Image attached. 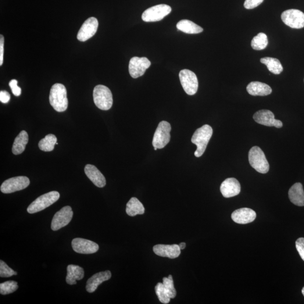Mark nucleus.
<instances>
[{"label": "nucleus", "mask_w": 304, "mask_h": 304, "mask_svg": "<svg viewBox=\"0 0 304 304\" xmlns=\"http://www.w3.org/2000/svg\"><path fill=\"white\" fill-rule=\"evenodd\" d=\"M171 12V8L170 6L165 4L157 5L144 11L142 18L145 22L158 21L169 15Z\"/></svg>", "instance_id": "7"}, {"label": "nucleus", "mask_w": 304, "mask_h": 304, "mask_svg": "<svg viewBox=\"0 0 304 304\" xmlns=\"http://www.w3.org/2000/svg\"><path fill=\"white\" fill-rule=\"evenodd\" d=\"M171 125L168 122L163 121L160 123L155 131L152 141L154 148L162 149L165 147L170 141Z\"/></svg>", "instance_id": "6"}, {"label": "nucleus", "mask_w": 304, "mask_h": 304, "mask_svg": "<svg viewBox=\"0 0 304 304\" xmlns=\"http://www.w3.org/2000/svg\"><path fill=\"white\" fill-rule=\"evenodd\" d=\"M30 184V180L26 177H14L3 182L0 189L3 193L9 194V193L23 190L27 188Z\"/></svg>", "instance_id": "9"}, {"label": "nucleus", "mask_w": 304, "mask_h": 304, "mask_svg": "<svg viewBox=\"0 0 304 304\" xmlns=\"http://www.w3.org/2000/svg\"><path fill=\"white\" fill-rule=\"evenodd\" d=\"M85 173L96 187L103 188L106 185L105 176L95 166L89 164L86 165Z\"/></svg>", "instance_id": "20"}, {"label": "nucleus", "mask_w": 304, "mask_h": 304, "mask_svg": "<svg viewBox=\"0 0 304 304\" xmlns=\"http://www.w3.org/2000/svg\"><path fill=\"white\" fill-rule=\"evenodd\" d=\"M151 63L145 57L135 56L132 58L128 65V71L130 76L134 78H137L144 75L146 70L151 66Z\"/></svg>", "instance_id": "12"}, {"label": "nucleus", "mask_w": 304, "mask_h": 304, "mask_svg": "<svg viewBox=\"0 0 304 304\" xmlns=\"http://www.w3.org/2000/svg\"><path fill=\"white\" fill-rule=\"evenodd\" d=\"M213 133V128L209 125H203L195 132L191 139L193 144L197 145V150L195 155L199 157L203 155Z\"/></svg>", "instance_id": "1"}, {"label": "nucleus", "mask_w": 304, "mask_h": 304, "mask_svg": "<svg viewBox=\"0 0 304 304\" xmlns=\"http://www.w3.org/2000/svg\"><path fill=\"white\" fill-rule=\"evenodd\" d=\"M154 149H155V151H157V148H154Z\"/></svg>", "instance_id": "41"}, {"label": "nucleus", "mask_w": 304, "mask_h": 304, "mask_svg": "<svg viewBox=\"0 0 304 304\" xmlns=\"http://www.w3.org/2000/svg\"><path fill=\"white\" fill-rule=\"evenodd\" d=\"M302 294L304 296V287L302 289Z\"/></svg>", "instance_id": "40"}, {"label": "nucleus", "mask_w": 304, "mask_h": 304, "mask_svg": "<svg viewBox=\"0 0 304 304\" xmlns=\"http://www.w3.org/2000/svg\"><path fill=\"white\" fill-rule=\"evenodd\" d=\"M126 212L128 216H135L137 215L144 214L145 209L138 198L132 197L127 203Z\"/></svg>", "instance_id": "26"}, {"label": "nucleus", "mask_w": 304, "mask_h": 304, "mask_svg": "<svg viewBox=\"0 0 304 304\" xmlns=\"http://www.w3.org/2000/svg\"><path fill=\"white\" fill-rule=\"evenodd\" d=\"M281 19L287 26L295 29L304 27V13L296 9H289L282 13Z\"/></svg>", "instance_id": "10"}, {"label": "nucleus", "mask_w": 304, "mask_h": 304, "mask_svg": "<svg viewBox=\"0 0 304 304\" xmlns=\"http://www.w3.org/2000/svg\"><path fill=\"white\" fill-rule=\"evenodd\" d=\"M10 100V95L6 91H1L0 92V101L2 103H8Z\"/></svg>", "instance_id": "38"}, {"label": "nucleus", "mask_w": 304, "mask_h": 304, "mask_svg": "<svg viewBox=\"0 0 304 304\" xmlns=\"http://www.w3.org/2000/svg\"><path fill=\"white\" fill-rule=\"evenodd\" d=\"M263 1L264 0H246L244 6L247 9H252L259 6Z\"/></svg>", "instance_id": "34"}, {"label": "nucleus", "mask_w": 304, "mask_h": 304, "mask_svg": "<svg viewBox=\"0 0 304 304\" xmlns=\"http://www.w3.org/2000/svg\"><path fill=\"white\" fill-rule=\"evenodd\" d=\"M60 198L59 193L56 191H52L43 195L32 202L27 208V212L30 214H35L41 212L51 206L56 202Z\"/></svg>", "instance_id": "5"}, {"label": "nucleus", "mask_w": 304, "mask_h": 304, "mask_svg": "<svg viewBox=\"0 0 304 304\" xmlns=\"http://www.w3.org/2000/svg\"><path fill=\"white\" fill-rule=\"evenodd\" d=\"M57 138L54 135L49 134L39 142L38 147L42 151L51 152L54 149Z\"/></svg>", "instance_id": "28"}, {"label": "nucleus", "mask_w": 304, "mask_h": 304, "mask_svg": "<svg viewBox=\"0 0 304 304\" xmlns=\"http://www.w3.org/2000/svg\"><path fill=\"white\" fill-rule=\"evenodd\" d=\"M16 275V271L10 268L3 261H0V277L8 278Z\"/></svg>", "instance_id": "33"}, {"label": "nucleus", "mask_w": 304, "mask_h": 304, "mask_svg": "<svg viewBox=\"0 0 304 304\" xmlns=\"http://www.w3.org/2000/svg\"><path fill=\"white\" fill-rule=\"evenodd\" d=\"M178 30L188 34H197L203 32V28L193 21L183 19L179 21L177 25Z\"/></svg>", "instance_id": "25"}, {"label": "nucleus", "mask_w": 304, "mask_h": 304, "mask_svg": "<svg viewBox=\"0 0 304 304\" xmlns=\"http://www.w3.org/2000/svg\"><path fill=\"white\" fill-rule=\"evenodd\" d=\"M17 84L18 81L16 80H12L9 82V86L12 89L13 94L16 96H19L21 94V89Z\"/></svg>", "instance_id": "36"}, {"label": "nucleus", "mask_w": 304, "mask_h": 304, "mask_svg": "<svg viewBox=\"0 0 304 304\" xmlns=\"http://www.w3.org/2000/svg\"><path fill=\"white\" fill-rule=\"evenodd\" d=\"M179 78L182 88L189 95H193L197 92L198 81L193 72L189 70H182L180 72Z\"/></svg>", "instance_id": "8"}, {"label": "nucleus", "mask_w": 304, "mask_h": 304, "mask_svg": "<svg viewBox=\"0 0 304 304\" xmlns=\"http://www.w3.org/2000/svg\"><path fill=\"white\" fill-rule=\"evenodd\" d=\"M163 285L170 298L174 299L177 296V291L174 287L172 275H169L168 277H164L163 278Z\"/></svg>", "instance_id": "32"}, {"label": "nucleus", "mask_w": 304, "mask_h": 304, "mask_svg": "<svg viewBox=\"0 0 304 304\" xmlns=\"http://www.w3.org/2000/svg\"><path fill=\"white\" fill-rule=\"evenodd\" d=\"M220 191L225 198L233 197L240 193V183L235 178H228L221 184Z\"/></svg>", "instance_id": "16"}, {"label": "nucleus", "mask_w": 304, "mask_h": 304, "mask_svg": "<svg viewBox=\"0 0 304 304\" xmlns=\"http://www.w3.org/2000/svg\"><path fill=\"white\" fill-rule=\"evenodd\" d=\"M98 21L94 17H91L85 21L78 32L77 39L85 42L94 36L98 28Z\"/></svg>", "instance_id": "14"}, {"label": "nucleus", "mask_w": 304, "mask_h": 304, "mask_svg": "<svg viewBox=\"0 0 304 304\" xmlns=\"http://www.w3.org/2000/svg\"><path fill=\"white\" fill-rule=\"evenodd\" d=\"M28 142V135L26 131H21L17 136L13 145L12 152L14 155H18L22 153Z\"/></svg>", "instance_id": "24"}, {"label": "nucleus", "mask_w": 304, "mask_h": 304, "mask_svg": "<svg viewBox=\"0 0 304 304\" xmlns=\"http://www.w3.org/2000/svg\"><path fill=\"white\" fill-rule=\"evenodd\" d=\"M256 214L249 208H242L236 210L232 214V219L235 223L246 224L253 222L256 219Z\"/></svg>", "instance_id": "18"}, {"label": "nucleus", "mask_w": 304, "mask_h": 304, "mask_svg": "<svg viewBox=\"0 0 304 304\" xmlns=\"http://www.w3.org/2000/svg\"><path fill=\"white\" fill-rule=\"evenodd\" d=\"M72 247L75 252L82 254L94 253L99 249L97 243L81 238L73 239L72 241Z\"/></svg>", "instance_id": "15"}, {"label": "nucleus", "mask_w": 304, "mask_h": 304, "mask_svg": "<svg viewBox=\"0 0 304 304\" xmlns=\"http://www.w3.org/2000/svg\"><path fill=\"white\" fill-rule=\"evenodd\" d=\"M67 270L66 282L69 285H76L77 281H80L84 277V270L79 266L69 265Z\"/></svg>", "instance_id": "23"}, {"label": "nucleus", "mask_w": 304, "mask_h": 304, "mask_svg": "<svg viewBox=\"0 0 304 304\" xmlns=\"http://www.w3.org/2000/svg\"><path fill=\"white\" fill-rule=\"evenodd\" d=\"M95 105L100 109L108 110L113 105V96L111 91L106 86H96L93 91Z\"/></svg>", "instance_id": "3"}, {"label": "nucleus", "mask_w": 304, "mask_h": 304, "mask_svg": "<svg viewBox=\"0 0 304 304\" xmlns=\"http://www.w3.org/2000/svg\"><path fill=\"white\" fill-rule=\"evenodd\" d=\"M18 285L16 281H9L0 284V294L2 295L12 294L18 288Z\"/></svg>", "instance_id": "30"}, {"label": "nucleus", "mask_w": 304, "mask_h": 304, "mask_svg": "<svg viewBox=\"0 0 304 304\" xmlns=\"http://www.w3.org/2000/svg\"><path fill=\"white\" fill-rule=\"evenodd\" d=\"M260 62L266 64L268 70L273 74H280L284 70L280 61L276 58L266 57V58L261 59Z\"/></svg>", "instance_id": "27"}, {"label": "nucleus", "mask_w": 304, "mask_h": 304, "mask_svg": "<svg viewBox=\"0 0 304 304\" xmlns=\"http://www.w3.org/2000/svg\"><path fill=\"white\" fill-rule=\"evenodd\" d=\"M179 248L181 250H184L186 247V243L184 242H182L180 243V244L179 245Z\"/></svg>", "instance_id": "39"}, {"label": "nucleus", "mask_w": 304, "mask_h": 304, "mask_svg": "<svg viewBox=\"0 0 304 304\" xmlns=\"http://www.w3.org/2000/svg\"><path fill=\"white\" fill-rule=\"evenodd\" d=\"M268 44L267 36L264 33H260L254 37L251 41V46L256 51H262L267 48Z\"/></svg>", "instance_id": "29"}, {"label": "nucleus", "mask_w": 304, "mask_h": 304, "mask_svg": "<svg viewBox=\"0 0 304 304\" xmlns=\"http://www.w3.org/2000/svg\"><path fill=\"white\" fill-rule=\"evenodd\" d=\"M288 197L294 205L304 206V191L303 185L300 182H297L289 189Z\"/></svg>", "instance_id": "22"}, {"label": "nucleus", "mask_w": 304, "mask_h": 304, "mask_svg": "<svg viewBox=\"0 0 304 304\" xmlns=\"http://www.w3.org/2000/svg\"><path fill=\"white\" fill-rule=\"evenodd\" d=\"M112 277V273L109 270L101 271L93 275L87 281L86 289L89 293L94 292L98 286L103 282L108 281Z\"/></svg>", "instance_id": "19"}, {"label": "nucleus", "mask_w": 304, "mask_h": 304, "mask_svg": "<svg viewBox=\"0 0 304 304\" xmlns=\"http://www.w3.org/2000/svg\"><path fill=\"white\" fill-rule=\"evenodd\" d=\"M4 47V37L1 35L0 36V66H2L3 60V48Z\"/></svg>", "instance_id": "37"}, {"label": "nucleus", "mask_w": 304, "mask_h": 304, "mask_svg": "<svg viewBox=\"0 0 304 304\" xmlns=\"http://www.w3.org/2000/svg\"><path fill=\"white\" fill-rule=\"evenodd\" d=\"M247 91L252 96H267L272 92L269 85L258 81L251 82L247 87Z\"/></svg>", "instance_id": "21"}, {"label": "nucleus", "mask_w": 304, "mask_h": 304, "mask_svg": "<svg viewBox=\"0 0 304 304\" xmlns=\"http://www.w3.org/2000/svg\"><path fill=\"white\" fill-rule=\"evenodd\" d=\"M296 248L300 257L304 261V238H300L297 239Z\"/></svg>", "instance_id": "35"}, {"label": "nucleus", "mask_w": 304, "mask_h": 304, "mask_svg": "<svg viewBox=\"0 0 304 304\" xmlns=\"http://www.w3.org/2000/svg\"><path fill=\"white\" fill-rule=\"evenodd\" d=\"M253 119L256 123L269 127L281 128L283 123L280 120L275 119L274 114L270 110L263 109L253 114Z\"/></svg>", "instance_id": "13"}, {"label": "nucleus", "mask_w": 304, "mask_h": 304, "mask_svg": "<svg viewBox=\"0 0 304 304\" xmlns=\"http://www.w3.org/2000/svg\"><path fill=\"white\" fill-rule=\"evenodd\" d=\"M49 102L56 112L65 111L69 105L67 96V90L63 84H55L51 89L49 95Z\"/></svg>", "instance_id": "2"}, {"label": "nucleus", "mask_w": 304, "mask_h": 304, "mask_svg": "<svg viewBox=\"0 0 304 304\" xmlns=\"http://www.w3.org/2000/svg\"><path fill=\"white\" fill-rule=\"evenodd\" d=\"M153 251L157 255L169 257L170 259L177 258L181 253V249L178 245H157L153 247Z\"/></svg>", "instance_id": "17"}, {"label": "nucleus", "mask_w": 304, "mask_h": 304, "mask_svg": "<svg viewBox=\"0 0 304 304\" xmlns=\"http://www.w3.org/2000/svg\"><path fill=\"white\" fill-rule=\"evenodd\" d=\"M249 160L250 165L257 172L266 174L269 171V164L262 149L255 146L250 150Z\"/></svg>", "instance_id": "4"}, {"label": "nucleus", "mask_w": 304, "mask_h": 304, "mask_svg": "<svg viewBox=\"0 0 304 304\" xmlns=\"http://www.w3.org/2000/svg\"><path fill=\"white\" fill-rule=\"evenodd\" d=\"M73 215V212L70 206H67L63 207L54 216L52 221V230L56 231L66 227L71 222Z\"/></svg>", "instance_id": "11"}, {"label": "nucleus", "mask_w": 304, "mask_h": 304, "mask_svg": "<svg viewBox=\"0 0 304 304\" xmlns=\"http://www.w3.org/2000/svg\"><path fill=\"white\" fill-rule=\"evenodd\" d=\"M156 295L160 302L163 304H169L170 302V297L164 288L163 283H158L155 287Z\"/></svg>", "instance_id": "31"}]
</instances>
